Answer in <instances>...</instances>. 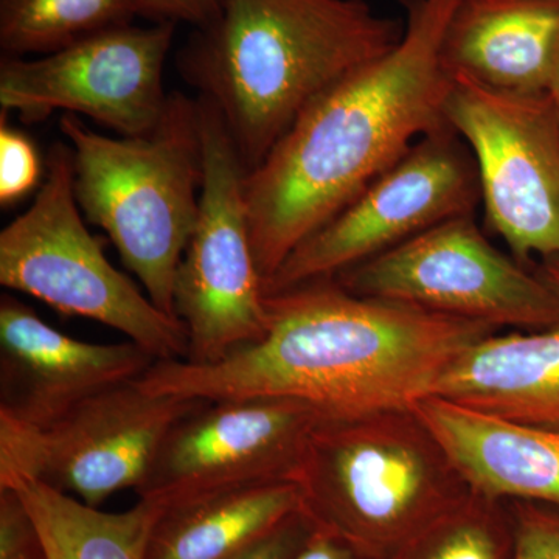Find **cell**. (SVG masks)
<instances>
[{
  "mask_svg": "<svg viewBox=\"0 0 559 559\" xmlns=\"http://www.w3.org/2000/svg\"><path fill=\"white\" fill-rule=\"evenodd\" d=\"M559 50V0H462L443 43L452 76L507 94L549 90Z\"/></svg>",
  "mask_w": 559,
  "mask_h": 559,
  "instance_id": "16",
  "label": "cell"
},
{
  "mask_svg": "<svg viewBox=\"0 0 559 559\" xmlns=\"http://www.w3.org/2000/svg\"><path fill=\"white\" fill-rule=\"evenodd\" d=\"M204 400L148 392L139 380L92 396L49 428L32 426L31 479L98 507L145 479L173 426Z\"/></svg>",
  "mask_w": 559,
  "mask_h": 559,
  "instance_id": "13",
  "label": "cell"
},
{
  "mask_svg": "<svg viewBox=\"0 0 559 559\" xmlns=\"http://www.w3.org/2000/svg\"><path fill=\"white\" fill-rule=\"evenodd\" d=\"M536 272L547 280L550 285H554L555 288L559 289V260L554 261H544V263H539L538 267H536Z\"/></svg>",
  "mask_w": 559,
  "mask_h": 559,
  "instance_id": "28",
  "label": "cell"
},
{
  "mask_svg": "<svg viewBox=\"0 0 559 559\" xmlns=\"http://www.w3.org/2000/svg\"><path fill=\"white\" fill-rule=\"evenodd\" d=\"M293 481L312 528L373 559H388L471 492L412 407L320 419Z\"/></svg>",
  "mask_w": 559,
  "mask_h": 559,
  "instance_id": "4",
  "label": "cell"
},
{
  "mask_svg": "<svg viewBox=\"0 0 559 559\" xmlns=\"http://www.w3.org/2000/svg\"><path fill=\"white\" fill-rule=\"evenodd\" d=\"M432 395L528 425L559 428V325L476 342Z\"/></svg>",
  "mask_w": 559,
  "mask_h": 559,
  "instance_id": "17",
  "label": "cell"
},
{
  "mask_svg": "<svg viewBox=\"0 0 559 559\" xmlns=\"http://www.w3.org/2000/svg\"><path fill=\"white\" fill-rule=\"evenodd\" d=\"M223 0H138L139 16L151 22L204 27L218 16Z\"/></svg>",
  "mask_w": 559,
  "mask_h": 559,
  "instance_id": "25",
  "label": "cell"
},
{
  "mask_svg": "<svg viewBox=\"0 0 559 559\" xmlns=\"http://www.w3.org/2000/svg\"><path fill=\"white\" fill-rule=\"evenodd\" d=\"M481 204L479 171L451 128L432 132L283 261L264 294L336 277Z\"/></svg>",
  "mask_w": 559,
  "mask_h": 559,
  "instance_id": "10",
  "label": "cell"
},
{
  "mask_svg": "<svg viewBox=\"0 0 559 559\" xmlns=\"http://www.w3.org/2000/svg\"><path fill=\"white\" fill-rule=\"evenodd\" d=\"M509 502L473 491L415 533L388 559H513Z\"/></svg>",
  "mask_w": 559,
  "mask_h": 559,
  "instance_id": "21",
  "label": "cell"
},
{
  "mask_svg": "<svg viewBox=\"0 0 559 559\" xmlns=\"http://www.w3.org/2000/svg\"><path fill=\"white\" fill-rule=\"evenodd\" d=\"M404 24L364 0H223L178 55L223 117L246 171L322 92L400 43Z\"/></svg>",
  "mask_w": 559,
  "mask_h": 559,
  "instance_id": "3",
  "label": "cell"
},
{
  "mask_svg": "<svg viewBox=\"0 0 559 559\" xmlns=\"http://www.w3.org/2000/svg\"><path fill=\"white\" fill-rule=\"evenodd\" d=\"M322 418L300 400L204 401L173 426L135 491L167 509L242 485L293 481Z\"/></svg>",
  "mask_w": 559,
  "mask_h": 559,
  "instance_id": "12",
  "label": "cell"
},
{
  "mask_svg": "<svg viewBox=\"0 0 559 559\" xmlns=\"http://www.w3.org/2000/svg\"><path fill=\"white\" fill-rule=\"evenodd\" d=\"M154 362L134 342L73 340L22 301H0V415L49 428L92 396L139 380Z\"/></svg>",
  "mask_w": 559,
  "mask_h": 559,
  "instance_id": "14",
  "label": "cell"
},
{
  "mask_svg": "<svg viewBox=\"0 0 559 559\" xmlns=\"http://www.w3.org/2000/svg\"><path fill=\"white\" fill-rule=\"evenodd\" d=\"M73 153L75 197L159 310L176 318L175 280L200 213L204 146L200 102L173 92L159 124L108 138L73 114L60 120Z\"/></svg>",
  "mask_w": 559,
  "mask_h": 559,
  "instance_id": "5",
  "label": "cell"
},
{
  "mask_svg": "<svg viewBox=\"0 0 559 559\" xmlns=\"http://www.w3.org/2000/svg\"><path fill=\"white\" fill-rule=\"evenodd\" d=\"M260 341L197 366L156 360L139 378L182 399H293L326 418L411 407L496 326L401 301L356 296L333 277L266 296Z\"/></svg>",
  "mask_w": 559,
  "mask_h": 559,
  "instance_id": "1",
  "label": "cell"
},
{
  "mask_svg": "<svg viewBox=\"0 0 559 559\" xmlns=\"http://www.w3.org/2000/svg\"><path fill=\"white\" fill-rule=\"evenodd\" d=\"M311 530L310 522L299 511L266 538L231 559H293L310 536Z\"/></svg>",
  "mask_w": 559,
  "mask_h": 559,
  "instance_id": "26",
  "label": "cell"
},
{
  "mask_svg": "<svg viewBox=\"0 0 559 559\" xmlns=\"http://www.w3.org/2000/svg\"><path fill=\"white\" fill-rule=\"evenodd\" d=\"M462 0H404L400 43L310 103L246 173L250 240L264 285L293 250L423 138L451 128L443 43Z\"/></svg>",
  "mask_w": 559,
  "mask_h": 559,
  "instance_id": "2",
  "label": "cell"
},
{
  "mask_svg": "<svg viewBox=\"0 0 559 559\" xmlns=\"http://www.w3.org/2000/svg\"><path fill=\"white\" fill-rule=\"evenodd\" d=\"M0 559H46L31 511L16 489H0Z\"/></svg>",
  "mask_w": 559,
  "mask_h": 559,
  "instance_id": "24",
  "label": "cell"
},
{
  "mask_svg": "<svg viewBox=\"0 0 559 559\" xmlns=\"http://www.w3.org/2000/svg\"><path fill=\"white\" fill-rule=\"evenodd\" d=\"M300 511L294 481L210 492L162 511L145 559H231Z\"/></svg>",
  "mask_w": 559,
  "mask_h": 559,
  "instance_id": "18",
  "label": "cell"
},
{
  "mask_svg": "<svg viewBox=\"0 0 559 559\" xmlns=\"http://www.w3.org/2000/svg\"><path fill=\"white\" fill-rule=\"evenodd\" d=\"M10 488L31 511L46 559H145L151 530L164 511L140 499L130 510L106 513L39 480Z\"/></svg>",
  "mask_w": 559,
  "mask_h": 559,
  "instance_id": "19",
  "label": "cell"
},
{
  "mask_svg": "<svg viewBox=\"0 0 559 559\" xmlns=\"http://www.w3.org/2000/svg\"><path fill=\"white\" fill-rule=\"evenodd\" d=\"M514 528L513 559H559V509L544 503L509 502Z\"/></svg>",
  "mask_w": 559,
  "mask_h": 559,
  "instance_id": "23",
  "label": "cell"
},
{
  "mask_svg": "<svg viewBox=\"0 0 559 559\" xmlns=\"http://www.w3.org/2000/svg\"><path fill=\"white\" fill-rule=\"evenodd\" d=\"M547 95H549L550 100L554 102L555 108H557L559 114V50L557 55V60H555L554 70H551L549 90H547Z\"/></svg>",
  "mask_w": 559,
  "mask_h": 559,
  "instance_id": "29",
  "label": "cell"
},
{
  "mask_svg": "<svg viewBox=\"0 0 559 559\" xmlns=\"http://www.w3.org/2000/svg\"><path fill=\"white\" fill-rule=\"evenodd\" d=\"M293 559H373L352 549L347 544L319 530H311L310 536Z\"/></svg>",
  "mask_w": 559,
  "mask_h": 559,
  "instance_id": "27",
  "label": "cell"
},
{
  "mask_svg": "<svg viewBox=\"0 0 559 559\" xmlns=\"http://www.w3.org/2000/svg\"><path fill=\"white\" fill-rule=\"evenodd\" d=\"M201 109L204 180L197 226L175 280V314L189 336L187 362L216 364L266 333L264 282L250 240L246 168L218 109Z\"/></svg>",
  "mask_w": 559,
  "mask_h": 559,
  "instance_id": "7",
  "label": "cell"
},
{
  "mask_svg": "<svg viewBox=\"0 0 559 559\" xmlns=\"http://www.w3.org/2000/svg\"><path fill=\"white\" fill-rule=\"evenodd\" d=\"M138 16V0H0V47L7 57L47 55Z\"/></svg>",
  "mask_w": 559,
  "mask_h": 559,
  "instance_id": "20",
  "label": "cell"
},
{
  "mask_svg": "<svg viewBox=\"0 0 559 559\" xmlns=\"http://www.w3.org/2000/svg\"><path fill=\"white\" fill-rule=\"evenodd\" d=\"M469 488L559 509V428L511 421L429 395L411 404Z\"/></svg>",
  "mask_w": 559,
  "mask_h": 559,
  "instance_id": "15",
  "label": "cell"
},
{
  "mask_svg": "<svg viewBox=\"0 0 559 559\" xmlns=\"http://www.w3.org/2000/svg\"><path fill=\"white\" fill-rule=\"evenodd\" d=\"M447 116L476 160L489 230L524 266L559 260V114L549 95L454 76Z\"/></svg>",
  "mask_w": 559,
  "mask_h": 559,
  "instance_id": "9",
  "label": "cell"
},
{
  "mask_svg": "<svg viewBox=\"0 0 559 559\" xmlns=\"http://www.w3.org/2000/svg\"><path fill=\"white\" fill-rule=\"evenodd\" d=\"M0 283L55 310L120 331L156 360H183L189 336L110 264L81 219L70 145L51 146L43 186L0 231Z\"/></svg>",
  "mask_w": 559,
  "mask_h": 559,
  "instance_id": "6",
  "label": "cell"
},
{
  "mask_svg": "<svg viewBox=\"0 0 559 559\" xmlns=\"http://www.w3.org/2000/svg\"><path fill=\"white\" fill-rule=\"evenodd\" d=\"M176 24L121 25L95 33L35 60L0 61L2 112L39 121L53 110L83 114L121 138L159 124L167 108L164 68Z\"/></svg>",
  "mask_w": 559,
  "mask_h": 559,
  "instance_id": "11",
  "label": "cell"
},
{
  "mask_svg": "<svg viewBox=\"0 0 559 559\" xmlns=\"http://www.w3.org/2000/svg\"><path fill=\"white\" fill-rule=\"evenodd\" d=\"M40 179V162L27 135L13 130L2 116L0 124V204H14L31 193Z\"/></svg>",
  "mask_w": 559,
  "mask_h": 559,
  "instance_id": "22",
  "label": "cell"
},
{
  "mask_svg": "<svg viewBox=\"0 0 559 559\" xmlns=\"http://www.w3.org/2000/svg\"><path fill=\"white\" fill-rule=\"evenodd\" d=\"M333 278L356 296L401 301L498 330L559 325V289L495 248L474 215L443 221Z\"/></svg>",
  "mask_w": 559,
  "mask_h": 559,
  "instance_id": "8",
  "label": "cell"
}]
</instances>
